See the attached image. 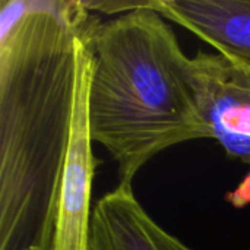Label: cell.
<instances>
[{
	"label": "cell",
	"mask_w": 250,
	"mask_h": 250,
	"mask_svg": "<svg viewBox=\"0 0 250 250\" xmlns=\"http://www.w3.org/2000/svg\"><path fill=\"white\" fill-rule=\"evenodd\" d=\"M78 0L0 7V250H51L76 91Z\"/></svg>",
	"instance_id": "cell-1"
},
{
	"label": "cell",
	"mask_w": 250,
	"mask_h": 250,
	"mask_svg": "<svg viewBox=\"0 0 250 250\" xmlns=\"http://www.w3.org/2000/svg\"><path fill=\"white\" fill-rule=\"evenodd\" d=\"M144 1L89 34L92 141L117 164L119 185L174 145L211 139L189 81V60L164 18Z\"/></svg>",
	"instance_id": "cell-2"
},
{
	"label": "cell",
	"mask_w": 250,
	"mask_h": 250,
	"mask_svg": "<svg viewBox=\"0 0 250 250\" xmlns=\"http://www.w3.org/2000/svg\"><path fill=\"white\" fill-rule=\"evenodd\" d=\"M97 19L76 41V91L69 145L60 176L51 250H88L91 233V192L98 161L92 152L88 94L91 81L89 34Z\"/></svg>",
	"instance_id": "cell-3"
},
{
	"label": "cell",
	"mask_w": 250,
	"mask_h": 250,
	"mask_svg": "<svg viewBox=\"0 0 250 250\" xmlns=\"http://www.w3.org/2000/svg\"><path fill=\"white\" fill-rule=\"evenodd\" d=\"M189 81L211 139L227 157L250 164V67L218 51H198Z\"/></svg>",
	"instance_id": "cell-4"
},
{
	"label": "cell",
	"mask_w": 250,
	"mask_h": 250,
	"mask_svg": "<svg viewBox=\"0 0 250 250\" xmlns=\"http://www.w3.org/2000/svg\"><path fill=\"white\" fill-rule=\"evenodd\" d=\"M88 250L195 249L164 230L145 211L132 185H117L92 208Z\"/></svg>",
	"instance_id": "cell-5"
},
{
	"label": "cell",
	"mask_w": 250,
	"mask_h": 250,
	"mask_svg": "<svg viewBox=\"0 0 250 250\" xmlns=\"http://www.w3.org/2000/svg\"><path fill=\"white\" fill-rule=\"evenodd\" d=\"M163 18L189 29L218 53L250 67V1L152 0Z\"/></svg>",
	"instance_id": "cell-6"
},
{
	"label": "cell",
	"mask_w": 250,
	"mask_h": 250,
	"mask_svg": "<svg viewBox=\"0 0 250 250\" xmlns=\"http://www.w3.org/2000/svg\"><path fill=\"white\" fill-rule=\"evenodd\" d=\"M226 199L234 208H245L250 205V171L233 192L226 195Z\"/></svg>",
	"instance_id": "cell-7"
},
{
	"label": "cell",
	"mask_w": 250,
	"mask_h": 250,
	"mask_svg": "<svg viewBox=\"0 0 250 250\" xmlns=\"http://www.w3.org/2000/svg\"><path fill=\"white\" fill-rule=\"evenodd\" d=\"M34 250H37V249H34Z\"/></svg>",
	"instance_id": "cell-8"
}]
</instances>
